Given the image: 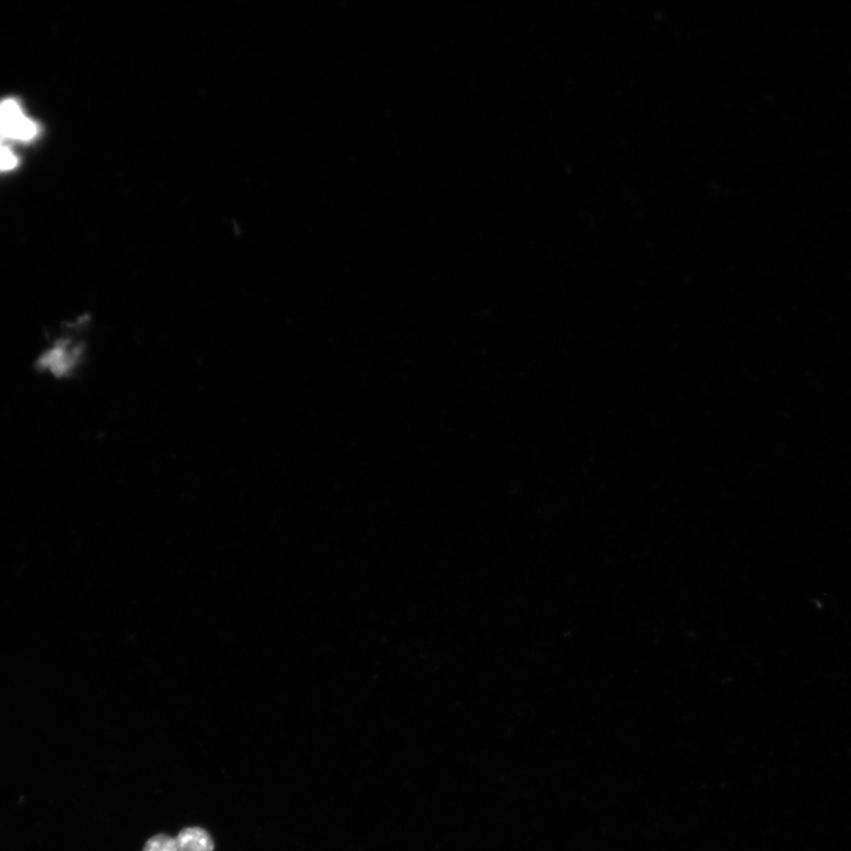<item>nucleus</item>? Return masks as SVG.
<instances>
[{
    "label": "nucleus",
    "instance_id": "4",
    "mask_svg": "<svg viewBox=\"0 0 851 851\" xmlns=\"http://www.w3.org/2000/svg\"><path fill=\"white\" fill-rule=\"evenodd\" d=\"M18 166V159L12 150L0 143V172L11 171Z\"/></svg>",
    "mask_w": 851,
    "mask_h": 851
},
{
    "label": "nucleus",
    "instance_id": "1",
    "mask_svg": "<svg viewBox=\"0 0 851 851\" xmlns=\"http://www.w3.org/2000/svg\"><path fill=\"white\" fill-rule=\"evenodd\" d=\"M38 135V126L27 119L16 100L0 102V136L13 141L29 143Z\"/></svg>",
    "mask_w": 851,
    "mask_h": 851
},
{
    "label": "nucleus",
    "instance_id": "2",
    "mask_svg": "<svg viewBox=\"0 0 851 851\" xmlns=\"http://www.w3.org/2000/svg\"><path fill=\"white\" fill-rule=\"evenodd\" d=\"M180 851H213L214 842L211 835L202 828L190 827L183 829L175 837Z\"/></svg>",
    "mask_w": 851,
    "mask_h": 851
},
{
    "label": "nucleus",
    "instance_id": "3",
    "mask_svg": "<svg viewBox=\"0 0 851 851\" xmlns=\"http://www.w3.org/2000/svg\"><path fill=\"white\" fill-rule=\"evenodd\" d=\"M143 851H180L177 850L174 837L166 834H159L149 839Z\"/></svg>",
    "mask_w": 851,
    "mask_h": 851
}]
</instances>
